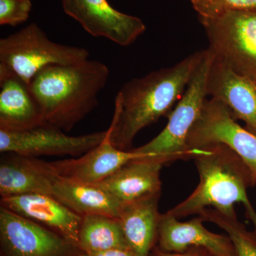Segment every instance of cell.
<instances>
[{"label":"cell","mask_w":256,"mask_h":256,"mask_svg":"<svg viewBox=\"0 0 256 256\" xmlns=\"http://www.w3.org/2000/svg\"><path fill=\"white\" fill-rule=\"evenodd\" d=\"M205 52H194L172 66L126 82L116 95L114 118L108 129L111 144L118 149L130 150L138 133L170 114Z\"/></svg>","instance_id":"obj_1"},{"label":"cell","mask_w":256,"mask_h":256,"mask_svg":"<svg viewBox=\"0 0 256 256\" xmlns=\"http://www.w3.org/2000/svg\"><path fill=\"white\" fill-rule=\"evenodd\" d=\"M109 76L105 64L88 60L48 66L34 77L30 87L45 122L69 132L98 106V97Z\"/></svg>","instance_id":"obj_2"},{"label":"cell","mask_w":256,"mask_h":256,"mask_svg":"<svg viewBox=\"0 0 256 256\" xmlns=\"http://www.w3.org/2000/svg\"><path fill=\"white\" fill-rule=\"evenodd\" d=\"M192 159L200 175V183L186 200L166 213L178 220L200 215L207 208L233 214L234 204H242L256 237V212L247 194V188L256 183L242 158L227 146L217 144L197 150Z\"/></svg>","instance_id":"obj_3"},{"label":"cell","mask_w":256,"mask_h":256,"mask_svg":"<svg viewBox=\"0 0 256 256\" xmlns=\"http://www.w3.org/2000/svg\"><path fill=\"white\" fill-rule=\"evenodd\" d=\"M213 60V53L208 48L178 105L169 114L166 127L149 142L130 150L146 156L164 158L170 162L191 159L194 156L196 151L188 150L186 139L201 116L206 102L207 80Z\"/></svg>","instance_id":"obj_4"},{"label":"cell","mask_w":256,"mask_h":256,"mask_svg":"<svg viewBox=\"0 0 256 256\" xmlns=\"http://www.w3.org/2000/svg\"><path fill=\"white\" fill-rule=\"evenodd\" d=\"M90 52L50 40L36 23L0 40V64L11 69L28 84L50 65H69L89 60Z\"/></svg>","instance_id":"obj_5"},{"label":"cell","mask_w":256,"mask_h":256,"mask_svg":"<svg viewBox=\"0 0 256 256\" xmlns=\"http://www.w3.org/2000/svg\"><path fill=\"white\" fill-rule=\"evenodd\" d=\"M200 20L215 58L256 85V9Z\"/></svg>","instance_id":"obj_6"},{"label":"cell","mask_w":256,"mask_h":256,"mask_svg":"<svg viewBox=\"0 0 256 256\" xmlns=\"http://www.w3.org/2000/svg\"><path fill=\"white\" fill-rule=\"evenodd\" d=\"M222 144L244 162L256 183V136L236 122L228 109L216 99L206 100L201 116L186 139L188 151Z\"/></svg>","instance_id":"obj_7"},{"label":"cell","mask_w":256,"mask_h":256,"mask_svg":"<svg viewBox=\"0 0 256 256\" xmlns=\"http://www.w3.org/2000/svg\"><path fill=\"white\" fill-rule=\"evenodd\" d=\"M102 132L70 136L60 128L44 122L22 130H0V152L28 156H72L78 158L98 146L107 137Z\"/></svg>","instance_id":"obj_8"},{"label":"cell","mask_w":256,"mask_h":256,"mask_svg":"<svg viewBox=\"0 0 256 256\" xmlns=\"http://www.w3.org/2000/svg\"><path fill=\"white\" fill-rule=\"evenodd\" d=\"M53 230L0 206V256H84Z\"/></svg>","instance_id":"obj_9"},{"label":"cell","mask_w":256,"mask_h":256,"mask_svg":"<svg viewBox=\"0 0 256 256\" xmlns=\"http://www.w3.org/2000/svg\"><path fill=\"white\" fill-rule=\"evenodd\" d=\"M64 12L92 36L121 46L134 43L146 30L140 18L114 9L108 0H62Z\"/></svg>","instance_id":"obj_10"},{"label":"cell","mask_w":256,"mask_h":256,"mask_svg":"<svg viewBox=\"0 0 256 256\" xmlns=\"http://www.w3.org/2000/svg\"><path fill=\"white\" fill-rule=\"evenodd\" d=\"M169 162L166 158L160 156L131 160L95 184L108 192L124 206L161 195L160 172L163 166Z\"/></svg>","instance_id":"obj_11"},{"label":"cell","mask_w":256,"mask_h":256,"mask_svg":"<svg viewBox=\"0 0 256 256\" xmlns=\"http://www.w3.org/2000/svg\"><path fill=\"white\" fill-rule=\"evenodd\" d=\"M204 218L198 216L182 222L168 213L160 216L156 246L162 250L182 252L193 247L204 248L214 256H234L233 244L227 235L205 228Z\"/></svg>","instance_id":"obj_12"},{"label":"cell","mask_w":256,"mask_h":256,"mask_svg":"<svg viewBox=\"0 0 256 256\" xmlns=\"http://www.w3.org/2000/svg\"><path fill=\"white\" fill-rule=\"evenodd\" d=\"M1 206L40 224L78 246L82 216L50 195L42 194L1 198Z\"/></svg>","instance_id":"obj_13"},{"label":"cell","mask_w":256,"mask_h":256,"mask_svg":"<svg viewBox=\"0 0 256 256\" xmlns=\"http://www.w3.org/2000/svg\"><path fill=\"white\" fill-rule=\"evenodd\" d=\"M2 154L0 161L2 198L32 194L52 196L58 175L50 162L34 156Z\"/></svg>","instance_id":"obj_14"},{"label":"cell","mask_w":256,"mask_h":256,"mask_svg":"<svg viewBox=\"0 0 256 256\" xmlns=\"http://www.w3.org/2000/svg\"><path fill=\"white\" fill-rule=\"evenodd\" d=\"M132 150L118 149L107 137L94 149L76 158L50 162L56 172L62 178L78 182L95 184L114 174L131 160L150 158Z\"/></svg>","instance_id":"obj_15"},{"label":"cell","mask_w":256,"mask_h":256,"mask_svg":"<svg viewBox=\"0 0 256 256\" xmlns=\"http://www.w3.org/2000/svg\"><path fill=\"white\" fill-rule=\"evenodd\" d=\"M207 94L222 102L236 120L256 136V85L240 76L215 58L210 66Z\"/></svg>","instance_id":"obj_16"},{"label":"cell","mask_w":256,"mask_h":256,"mask_svg":"<svg viewBox=\"0 0 256 256\" xmlns=\"http://www.w3.org/2000/svg\"><path fill=\"white\" fill-rule=\"evenodd\" d=\"M45 122L30 84L0 64V130L18 131Z\"/></svg>","instance_id":"obj_17"},{"label":"cell","mask_w":256,"mask_h":256,"mask_svg":"<svg viewBox=\"0 0 256 256\" xmlns=\"http://www.w3.org/2000/svg\"><path fill=\"white\" fill-rule=\"evenodd\" d=\"M160 196L126 205L120 214L126 240L136 256H150L156 245L161 216L158 210Z\"/></svg>","instance_id":"obj_18"},{"label":"cell","mask_w":256,"mask_h":256,"mask_svg":"<svg viewBox=\"0 0 256 256\" xmlns=\"http://www.w3.org/2000/svg\"><path fill=\"white\" fill-rule=\"evenodd\" d=\"M52 196L76 214H104L118 217L124 206L112 195L96 184H88L63 178L58 175Z\"/></svg>","instance_id":"obj_19"},{"label":"cell","mask_w":256,"mask_h":256,"mask_svg":"<svg viewBox=\"0 0 256 256\" xmlns=\"http://www.w3.org/2000/svg\"><path fill=\"white\" fill-rule=\"evenodd\" d=\"M78 246L85 252L130 249L118 217L104 214L82 216Z\"/></svg>","instance_id":"obj_20"},{"label":"cell","mask_w":256,"mask_h":256,"mask_svg":"<svg viewBox=\"0 0 256 256\" xmlns=\"http://www.w3.org/2000/svg\"><path fill=\"white\" fill-rule=\"evenodd\" d=\"M198 216L223 229L233 244L234 256H256V236L239 222L236 214H226L214 208H207Z\"/></svg>","instance_id":"obj_21"},{"label":"cell","mask_w":256,"mask_h":256,"mask_svg":"<svg viewBox=\"0 0 256 256\" xmlns=\"http://www.w3.org/2000/svg\"><path fill=\"white\" fill-rule=\"evenodd\" d=\"M200 18H218L236 10H256V0H190Z\"/></svg>","instance_id":"obj_22"},{"label":"cell","mask_w":256,"mask_h":256,"mask_svg":"<svg viewBox=\"0 0 256 256\" xmlns=\"http://www.w3.org/2000/svg\"><path fill=\"white\" fill-rule=\"evenodd\" d=\"M31 0H0V24L16 26L30 18Z\"/></svg>","instance_id":"obj_23"},{"label":"cell","mask_w":256,"mask_h":256,"mask_svg":"<svg viewBox=\"0 0 256 256\" xmlns=\"http://www.w3.org/2000/svg\"><path fill=\"white\" fill-rule=\"evenodd\" d=\"M150 256H214L204 248L193 247L182 252H169L162 250L156 246L152 250Z\"/></svg>","instance_id":"obj_24"},{"label":"cell","mask_w":256,"mask_h":256,"mask_svg":"<svg viewBox=\"0 0 256 256\" xmlns=\"http://www.w3.org/2000/svg\"><path fill=\"white\" fill-rule=\"evenodd\" d=\"M84 256H136L130 249H112L106 252H84Z\"/></svg>","instance_id":"obj_25"}]
</instances>
